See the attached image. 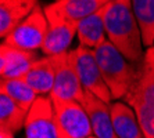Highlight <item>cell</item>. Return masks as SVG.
Returning a JSON list of instances; mask_svg holds the SVG:
<instances>
[{"mask_svg":"<svg viewBox=\"0 0 154 138\" xmlns=\"http://www.w3.org/2000/svg\"><path fill=\"white\" fill-rule=\"evenodd\" d=\"M94 55L112 98H125L137 79V65L126 60L110 40L94 48Z\"/></svg>","mask_w":154,"mask_h":138,"instance_id":"3","label":"cell"},{"mask_svg":"<svg viewBox=\"0 0 154 138\" xmlns=\"http://www.w3.org/2000/svg\"><path fill=\"white\" fill-rule=\"evenodd\" d=\"M56 78V55L40 57L32 65L28 73L24 76V80L28 83L39 97L50 94L54 86Z\"/></svg>","mask_w":154,"mask_h":138,"instance_id":"14","label":"cell"},{"mask_svg":"<svg viewBox=\"0 0 154 138\" xmlns=\"http://www.w3.org/2000/svg\"><path fill=\"white\" fill-rule=\"evenodd\" d=\"M26 116L28 112L24 108L8 95L0 92V128H6L15 134L24 128Z\"/></svg>","mask_w":154,"mask_h":138,"instance_id":"17","label":"cell"},{"mask_svg":"<svg viewBox=\"0 0 154 138\" xmlns=\"http://www.w3.org/2000/svg\"><path fill=\"white\" fill-rule=\"evenodd\" d=\"M0 92L8 95L26 112H29L35 101L39 98L35 90L24 79H2Z\"/></svg>","mask_w":154,"mask_h":138,"instance_id":"18","label":"cell"},{"mask_svg":"<svg viewBox=\"0 0 154 138\" xmlns=\"http://www.w3.org/2000/svg\"><path fill=\"white\" fill-rule=\"evenodd\" d=\"M0 138H14V133H11L6 128H0Z\"/></svg>","mask_w":154,"mask_h":138,"instance_id":"20","label":"cell"},{"mask_svg":"<svg viewBox=\"0 0 154 138\" xmlns=\"http://www.w3.org/2000/svg\"><path fill=\"white\" fill-rule=\"evenodd\" d=\"M89 138H97V137H94V135H92V137H89Z\"/></svg>","mask_w":154,"mask_h":138,"instance_id":"21","label":"cell"},{"mask_svg":"<svg viewBox=\"0 0 154 138\" xmlns=\"http://www.w3.org/2000/svg\"><path fill=\"white\" fill-rule=\"evenodd\" d=\"M47 29L49 21L45 8L38 6L6 39H3V43L21 50L36 51L42 48L47 35Z\"/></svg>","mask_w":154,"mask_h":138,"instance_id":"6","label":"cell"},{"mask_svg":"<svg viewBox=\"0 0 154 138\" xmlns=\"http://www.w3.org/2000/svg\"><path fill=\"white\" fill-rule=\"evenodd\" d=\"M107 39L128 61L139 65L144 57L143 37L131 0H111L104 6Z\"/></svg>","mask_w":154,"mask_h":138,"instance_id":"1","label":"cell"},{"mask_svg":"<svg viewBox=\"0 0 154 138\" xmlns=\"http://www.w3.org/2000/svg\"><path fill=\"white\" fill-rule=\"evenodd\" d=\"M38 6V0H0V36L6 39Z\"/></svg>","mask_w":154,"mask_h":138,"instance_id":"12","label":"cell"},{"mask_svg":"<svg viewBox=\"0 0 154 138\" xmlns=\"http://www.w3.org/2000/svg\"><path fill=\"white\" fill-rule=\"evenodd\" d=\"M110 112L117 138H146L132 106L117 101L110 104Z\"/></svg>","mask_w":154,"mask_h":138,"instance_id":"13","label":"cell"},{"mask_svg":"<svg viewBox=\"0 0 154 138\" xmlns=\"http://www.w3.org/2000/svg\"><path fill=\"white\" fill-rule=\"evenodd\" d=\"M133 14L142 31L143 44L149 47L154 46V0H131Z\"/></svg>","mask_w":154,"mask_h":138,"instance_id":"19","label":"cell"},{"mask_svg":"<svg viewBox=\"0 0 154 138\" xmlns=\"http://www.w3.org/2000/svg\"><path fill=\"white\" fill-rule=\"evenodd\" d=\"M45 13L49 21V29H47L45 43L40 48L42 53L46 55H60V54L68 53L67 50L75 37L78 26L61 17L53 7V4L46 6Z\"/></svg>","mask_w":154,"mask_h":138,"instance_id":"8","label":"cell"},{"mask_svg":"<svg viewBox=\"0 0 154 138\" xmlns=\"http://www.w3.org/2000/svg\"><path fill=\"white\" fill-rule=\"evenodd\" d=\"M89 116L90 126L93 135L97 138H117L114 127H112L110 104L97 98L92 92L85 91V95L81 102Z\"/></svg>","mask_w":154,"mask_h":138,"instance_id":"11","label":"cell"},{"mask_svg":"<svg viewBox=\"0 0 154 138\" xmlns=\"http://www.w3.org/2000/svg\"><path fill=\"white\" fill-rule=\"evenodd\" d=\"M85 90L78 78L69 51L56 55V78L49 98L51 101H78L82 102Z\"/></svg>","mask_w":154,"mask_h":138,"instance_id":"7","label":"cell"},{"mask_svg":"<svg viewBox=\"0 0 154 138\" xmlns=\"http://www.w3.org/2000/svg\"><path fill=\"white\" fill-rule=\"evenodd\" d=\"M39 58L40 57L36 51L21 50L2 43L0 47L2 79H24V76Z\"/></svg>","mask_w":154,"mask_h":138,"instance_id":"10","label":"cell"},{"mask_svg":"<svg viewBox=\"0 0 154 138\" xmlns=\"http://www.w3.org/2000/svg\"><path fill=\"white\" fill-rule=\"evenodd\" d=\"M110 1L111 0H60L51 4L61 17L78 26L82 19L97 13Z\"/></svg>","mask_w":154,"mask_h":138,"instance_id":"16","label":"cell"},{"mask_svg":"<svg viewBox=\"0 0 154 138\" xmlns=\"http://www.w3.org/2000/svg\"><path fill=\"white\" fill-rule=\"evenodd\" d=\"M69 57H71V61L78 73L83 90L92 92L97 98L103 99L104 102L111 104L114 98L104 81L96 55H94V50L78 46L76 48L69 51Z\"/></svg>","mask_w":154,"mask_h":138,"instance_id":"4","label":"cell"},{"mask_svg":"<svg viewBox=\"0 0 154 138\" xmlns=\"http://www.w3.org/2000/svg\"><path fill=\"white\" fill-rule=\"evenodd\" d=\"M25 138H58L54 122L53 101L39 97L29 109L24 126Z\"/></svg>","mask_w":154,"mask_h":138,"instance_id":"9","label":"cell"},{"mask_svg":"<svg viewBox=\"0 0 154 138\" xmlns=\"http://www.w3.org/2000/svg\"><path fill=\"white\" fill-rule=\"evenodd\" d=\"M54 1H60V0H54Z\"/></svg>","mask_w":154,"mask_h":138,"instance_id":"22","label":"cell"},{"mask_svg":"<svg viewBox=\"0 0 154 138\" xmlns=\"http://www.w3.org/2000/svg\"><path fill=\"white\" fill-rule=\"evenodd\" d=\"M124 99L136 112L144 137L154 138V46L146 50L136 81Z\"/></svg>","mask_w":154,"mask_h":138,"instance_id":"2","label":"cell"},{"mask_svg":"<svg viewBox=\"0 0 154 138\" xmlns=\"http://www.w3.org/2000/svg\"><path fill=\"white\" fill-rule=\"evenodd\" d=\"M58 138H89L93 135L89 116L78 101H53Z\"/></svg>","mask_w":154,"mask_h":138,"instance_id":"5","label":"cell"},{"mask_svg":"<svg viewBox=\"0 0 154 138\" xmlns=\"http://www.w3.org/2000/svg\"><path fill=\"white\" fill-rule=\"evenodd\" d=\"M76 36L79 40V46L92 50L97 48L106 40H108L104 25V7L79 22Z\"/></svg>","mask_w":154,"mask_h":138,"instance_id":"15","label":"cell"}]
</instances>
